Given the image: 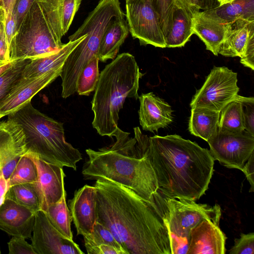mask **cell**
Listing matches in <instances>:
<instances>
[{"instance_id": "cell-1", "label": "cell", "mask_w": 254, "mask_h": 254, "mask_svg": "<svg viewBox=\"0 0 254 254\" xmlns=\"http://www.w3.org/2000/svg\"><path fill=\"white\" fill-rule=\"evenodd\" d=\"M97 220L127 254H171L170 237L162 217L131 190L96 180Z\"/></svg>"}, {"instance_id": "cell-2", "label": "cell", "mask_w": 254, "mask_h": 254, "mask_svg": "<svg viewBox=\"0 0 254 254\" xmlns=\"http://www.w3.org/2000/svg\"><path fill=\"white\" fill-rule=\"evenodd\" d=\"M133 129L136 153L150 163L159 189L195 201L205 194L214 171L209 150L177 134L148 136L139 127Z\"/></svg>"}, {"instance_id": "cell-3", "label": "cell", "mask_w": 254, "mask_h": 254, "mask_svg": "<svg viewBox=\"0 0 254 254\" xmlns=\"http://www.w3.org/2000/svg\"><path fill=\"white\" fill-rule=\"evenodd\" d=\"M116 139L110 147L86 150L88 159L82 174L86 180L104 179L120 184L149 200L159 188L150 163L136 154L134 141L122 136Z\"/></svg>"}, {"instance_id": "cell-4", "label": "cell", "mask_w": 254, "mask_h": 254, "mask_svg": "<svg viewBox=\"0 0 254 254\" xmlns=\"http://www.w3.org/2000/svg\"><path fill=\"white\" fill-rule=\"evenodd\" d=\"M142 75L134 57L128 53L118 55L101 72L91 102L92 126L100 135L112 137L120 129V110L127 98H138Z\"/></svg>"}, {"instance_id": "cell-5", "label": "cell", "mask_w": 254, "mask_h": 254, "mask_svg": "<svg viewBox=\"0 0 254 254\" xmlns=\"http://www.w3.org/2000/svg\"><path fill=\"white\" fill-rule=\"evenodd\" d=\"M7 116L22 128L27 152L47 163L76 171L82 154L65 140L63 123L36 109L31 101Z\"/></svg>"}, {"instance_id": "cell-6", "label": "cell", "mask_w": 254, "mask_h": 254, "mask_svg": "<svg viewBox=\"0 0 254 254\" xmlns=\"http://www.w3.org/2000/svg\"><path fill=\"white\" fill-rule=\"evenodd\" d=\"M125 16L119 0H100L82 24L68 37L69 41H72L86 34L85 38L68 56L62 68L60 76L63 98H66L76 92L78 77L89 62L98 56L102 37L110 22Z\"/></svg>"}, {"instance_id": "cell-7", "label": "cell", "mask_w": 254, "mask_h": 254, "mask_svg": "<svg viewBox=\"0 0 254 254\" xmlns=\"http://www.w3.org/2000/svg\"><path fill=\"white\" fill-rule=\"evenodd\" d=\"M62 29L46 16L36 0L12 39L10 61L33 60L59 51L64 45Z\"/></svg>"}, {"instance_id": "cell-8", "label": "cell", "mask_w": 254, "mask_h": 254, "mask_svg": "<svg viewBox=\"0 0 254 254\" xmlns=\"http://www.w3.org/2000/svg\"><path fill=\"white\" fill-rule=\"evenodd\" d=\"M162 217L169 234L190 238L191 230L204 219L219 224L221 216L220 205L197 203L195 200L174 197L160 189L146 201Z\"/></svg>"}, {"instance_id": "cell-9", "label": "cell", "mask_w": 254, "mask_h": 254, "mask_svg": "<svg viewBox=\"0 0 254 254\" xmlns=\"http://www.w3.org/2000/svg\"><path fill=\"white\" fill-rule=\"evenodd\" d=\"M237 73L225 66H214L201 87L193 96L190 107L220 112L237 99L239 88Z\"/></svg>"}, {"instance_id": "cell-10", "label": "cell", "mask_w": 254, "mask_h": 254, "mask_svg": "<svg viewBox=\"0 0 254 254\" xmlns=\"http://www.w3.org/2000/svg\"><path fill=\"white\" fill-rule=\"evenodd\" d=\"M207 142L214 160L228 168L241 170L254 152V135L245 130L232 133L218 128Z\"/></svg>"}, {"instance_id": "cell-11", "label": "cell", "mask_w": 254, "mask_h": 254, "mask_svg": "<svg viewBox=\"0 0 254 254\" xmlns=\"http://www.w3.org/2000/svg\"><path fill=\"white\" fill-rule=\"evenodd\" d=\"M127 23L129 32L140 45L166 48L165 38L157 14L151 0H127Z\"/></svg>"}, {"instance_id": "cell-12", "label": "cell", "mask_w": 254, "mask_h": 254, "mask_svg": "<svg viewBox=\"0 0 254 254\" xmlns=\"http://www.w3.org/2000/svg\"><path fill=\"white\" fill-rule=\"evenodd\" d=\"M31 245L36 254H83L73 240L64 236L51 223L45 213H35Z\"/></svg>"}, {"instance_id": "cell-13", "label": "cell", "mask_w": 254, "mask_h": 254, "mask_svg": "<svg viewBox=\"0 0 254 254\" xmlns=\"http://www.w3.org/2000/svg\"><path fill=\"white\" fill-rule=\"evenodd\" d=\"M35 163L37 169L36 181L32 184L40 203L41 210L45 211L50 204L61 198L65 189V176L63 167L47 163L34 155L26 152Z\"/></svg>"}, {"instance_id": "cell-14", "label": "cell", "mask_w": 254, "mask_h": 254, "mask_svg": "<svg viewBox=\"0 0 254 254\" xmlns=\"http://www.w3.org/2000/svg\"><path fill=\"white\" fill-rule=\"evenodd\" d=\"M27 152L23 131L16 122H0V168L7 180L20 158Z\"/></svg>"}, {"instance_id": "cell-15", "label": "cell", "mask_w": 254, "mask_h": 254, "mask_svg": "<svg viewBox=\"0 0 254 254\" xmlns=\"http://www.w3.org/2000/svg\"><path fill=\"white\" fill-rule=\"evenodd\" d=\"M192 20L193 34L204 43L206 50L217 56L232 23L221 18L211 9L195 13Z\"/></svg>"}, {"instance_id": "cell-16", "label": "cell", "mask_w": 254, "mask_h": 254, "mask_svg": "<svg viewBox=\"0 0 254 254\" xmlns=\"http://www.w3.org/2000/svg\"><path fill=\"white\" fill-rule=\"evenodd\" d=\"M68 202L77 234L83 236L90 233L97 220L95 187L84 185L74 192L73 198Z\"/></svg>"}, {"instance_id": "cell-17", "label": "cell", "mask_w": 254, "mask_h": 254, "mask_svg": "<svg viewBox=\"0 0 254 254\" xmlns=\"http://www.w3.org/2000/svg\"><path fill=\"white\" fill-rule=\"evenodd\" d=\"M219 224L204 219L190 231L187 254H224L227 237Z\"/></svg>"}, {"instance_id": "cell-18", "label": "cell", "mask_w": 254, "mask_h": 254, "mask_svg": "<svg viewBox=\"0 0 254 254\" xmlns=\"http://www.w3.org/2000/svg\"><path fill=\"white\" fill-rule=\"evenodd\" d=\"M61 71H51L32 78L22 77L0 107V114L7 116L31 101L34 95L59 76Z\"/></svg>"}, {"instance_id": "cell-19", "label": "cell", "mask_w": 254, "mask_h": 254, "mask_svg": "<svg viewBox=\"0 0 254 254\" xmlns=\"http://www.w3.org/2000/svg\"><path fill=\"white\" fill-rule=\"evenodd\" d=\"M35 213L5 198L0 206V229L10 236L31 239Z\"/></svg>"}, {"instance_id": "cell-20", "label": "cell", "mask_w": 254, "mask_h": 254, "mask_svg": "<svg viewBox=\"0 0 254 254\" xmlns=\"http://www.w3.org/2000/svg\"><path fill=\"white\" fill-rule=\"evenodd\" d=\"M138 99L139 119L143 130L157 131L173 122V110L170 105L153 92L143 93Z\"/></svg>"}, {"instance_id": "cell-21", "label": "cell", "mask_w": 254, "mask_h": 254, "mask_svg": "<svg viewBox=\"0 0 254 254\" xmlns=\"http://www.w3.org/2000/svg\"><path fill=\"white\" fill-rule=\"evenodd\" d=\"M86 34L74 41H69L57 52L31 60L22 72V77L32 78L51 71L62 69L70 53L85 38Z\"/></svg>"}, {"instance_id": "cell-22", "label": "cell", "mask_w": 254, "mask_h": 254, "mask_svg": "<svg viewBox=\"0 0 254 254\" xmlns=\"http://www.w3.org/2000/svg\"><path fill=\"white\" fill-rule=\"evenodd\" d=\"M129 33L124 17L113 19L105 30L100 43L98 58L102 62L114 59Z\"/></svg>"}, {"instance_id": "cell-23", "label": "cell", "mask_w": 254, "mask_h": 254, "mask_svg": "<svg viewBox=\"0 0 254 254\" xmlns=\"http://www.w3.org/2000/svg\"><path fill=\"white\" fill-rule=\"evenodd\" d=\"M253 28L254 21L240 19L233 23L220 47L218 54L227 57L240 58Z\"/></svg>"}, {"instance_id": "cell-24", "label": "cell", "mask_w": 254, "mask_h": 254, "mask_svg": "<svg viewBox=\"0 0 254 254\" xmlns=\"http://www.w3.org/2000/svg\"><path fill=\"white\" fill-rule=\"evenodd\" d=\"M192 34V15L175 5L172 25L165 37L166 48L184 47Z\"/></svg>"}, {"instance_id": "cell-25", "label": "cell", "mask_w": 254, "mask_h": 254, "mask_svg": "<svg viewBox=\"0 0 254 254\" xmlns=\"http://www.w3.org/2000/svg\"><path fill=\"white\" fill-rule=\"evenodd\" d=\"M219 113L207 108H192L189 122V131L207 141L218 129Z\"/></svg>"}, {"instance_id": "cell-26", "label": "cell", "mask_w": 254, "mask_h": 254, "mask_svg": "<svg viewBox=\"0 0 254 254\" xmlns=\"http://www.w3.org/2000/svg\"><path fill=\"white\" fill-rule=\"evenodd\" d=\"M66 192L64 190L59 200L49 205L44 211L52 225L64 236L73 240L70 224L72 218L66 202Z\"/></svg>"}, {"instance_id": "cell-27", "label": "cell", "mask_w": 254, "mask_h": 254, "mask_svg": "<svg viewBox=\"0 0 254 254\" xmlns=\"http://www.w3.org/2000/svg\"><path fill=\"white\" fill-rule=\"evenodd\" d=\"M210 9L221 18L231 23L240 19L254 21V0H234Z\"/></svg>"}, {"instance_id": "cell-28", "label": "cell", "mask_w": 254, "mask_h": 254, "mask_svg": "<svg viewBox=\"0 0 254 254\" xmlns=\"http://www.w3.org/2000/svg\"><path fill=\"white\" fill-rule=\"evenodd\" d=\"M229 102L220 112L218 128L232 133L245 130L242 104L239 98Z\"/></svg>"}, {"instance_id": "cell-29", "label": "cell", "mask_w": 254, "mask_h": 254, "mask_svg": "<svg viewBox=\"0 0 254 254\" xmlns=\"http://www.w3.org/2000/svg\"><path fill=\"white\" fill-rule=\"evenodd\" d=\"M5 198L36 213L41 210L38 195L32 184H18L8 188Z\"/></svg>"}, {"instance_id": "cell-30", "label": "cell", "mask_w": 254, "mask_h": 254, "mask_svg": "<svg viewBox=\"0 0 254 254\" xmlns=\"http://www.w3.org/2000/svg\"><path fill=\"white\" fill-rule=\"evenodd\" d=\"M37 178V169L33 160L24 154L18 161L7 180L8 187L18 184L34 183Z\"/></svg>"}, {"instance_id": "cell-31", "label": "cell", "mask_w": 254, "mask_h": 254, "mask_svg": "<svg viewBox=\"0 0 254 254\" xmlns=\"http://www.w3.org/2000/svg\"><path fill=\"white\" fill-rule=\"evenodd\" d=\"M31 60H18L0 74V107L22 78V70Z\"/></svg>"}, {"instance_id": "cell-32", "label": "cell", "mask_w": 254, "mask_h": 254, "mask_svg": "<svg viewBox=\"0 0 254 254\" xmlns=\"http://www.w3.org/2000/svg\"><path fill=\"white\" fill-rule=\"evenodd\" d=\"M98 56L94 57L80 73L76 84V92L88 96L96 87L99 77Z\"/></svg>"}, {"instance_id": "cell-33", "label": "cell", "mask_w": 254, "mask_h": 254, "mask_svg": "<svg viewBox=\"0 0 254 254\" xmlns=\"http://www.w3.org/2000/svg\"><path fill=\"white\" fill-rule=\"evenodd\" d=\"M83 239L86 249L105 244L124 250L115 239L110 231L103 224L97 221L94 224L92 232L83 236Z\"/></svg>"}, {"instance_id": "cell-34", "label": "cell", "mask_w": 254, "mask_h": 254, "mask_svg": "<svg viewBox=\"0 0 254 254\" xmlns=\"http://www.w3.org/2000/svg\"><path fill=\"white\" fill-rule=\"evenodd\" d=\"M156 11L164 38L172 25L175 0H151Z\"/></svg>"}, {"instance_id": "cell-35", "label": "cell", "mask_w": 254, "mask_h": 254, "mask_svg": "<svg viewBox=\"0 0 254 254\" xmlns=\"http://www.w3.org/2000/svg\"><path fill=\"white\" fill-rule=\"evenodd\" d=\"M82 0H60V15L63 33L68 31Z\"/></svg>"}, {"instance_id": "cell-36", "label": "cell", "mask_w": 254, "mask_h": 254, "mask_svg": "<svg viewBox=\"0 0 254 254\" xmlns=\"http://www.w3.org/2000/svg\"><path fill=\"white\" fill-rule=\"evenodd\" d=\"M234 245L230 249L229 254H254V233H241L240 238L235 239Z\"/></svg>"}, {"instance_id": "cell-37", "label": "cell", "mask_w": 254, "mask_h": 254, "mask_svg": "<svg viewBox=\"0 0 254 254\" xmlns=\"http://www.w3.org/2000/svg\"><path fill=\"white\" fill-rule=\"evenodd\" d=\"M242 104L245 130L254 135V98L239 95Z\"/></svg>"}, {"instance_id": "cell-38", "label": "cell", "mask_w": 254, "mask_h": 254, "mask_svg": "<svg viewBox=\"0 0 254 254\" xmlns=\"http://www.w3.org/2000/svg\"><path fill=\"white\" fill-rule=\"evenodd\" d=\"M213 0H175V5L182 8L192 16L200 9L213 8Z\"/></svg>"}, {"instance_id": "cell-39", "label": "cell", "mask_w": 254, "mask_h": 254, "mask_svg": "<svg viewBox=\"0 0 254 254\" xmlns=\"http://www.w3.org/2000/svg\"><path fill=\"white\" fill-rule=\"evenodd\" d=\"M9 254H36L31 244L20 236H12L7 243Z\"/></svg>"}, {"instance_id": "cell-40", "label": "cell", "mask_w": 254, "mask_h": 254, "mask_svg": "<svg viewBox=\"0 0 254 254\" xmlns=\"http://www.w3.org/2000/svg\"><path fill=\"white\" fill-rule=\"evenodd\" d=\"M240 59V62L244 66L254 70V28L250 31L244 52Z\"/></svg>"}, {"instance_id": "cell-41", "label": "cell", "mask_w": 254, "mask_h": 254, "mask_svg": "<svg viewBox=\"0 0 254 254\" xmlns=\"http://www.w3.org/2000/svg\"><path fill=\"white\" fill-rule=\"evenodd\" d=\"M35 0H16L12 12L16 22V31Z\"/></svg>"}, {"instance_id": "cell-42", "label": "cell", "mask_w": 254, "mask_h": 254, "mask_svg": "<svg viewBox=\"0 0 254 254\" xmlns=\"http://www.w3.org/2000/svg\"><path fill=\"white\" fill-rule=\"evenodd\" d=\"M10 49L5 33V14L0 18V64L10 62Z\"/></svg>"}, {"instance_id": "cell-43", "label": "cell", "mask_w": 254, "mask_h": 254, "mask_svg": "<svg viewBox=\"0 0 254 254\" xmlns=\"http://www.w3.org/2000/svg\"><path fill=\"white\" fill-rule=\"evenodd\" d=\"M86 250L88 254H127L124 250L105 244L92 247Z\"/></svg>"}, {"instance_id": "cell-44", "label": "cell", "mask_w": 254, "mask_h": 254, "mask_svg": "<svg viewBox=\"0 0 254 254\" xmlns=\"http://www.w3.org/2000/svg\"><path fill=\"white\" fill-rule=\"evenodd\" d=\"M16 32V22L13 12H9L5 14V33L9 49L12 39Z\"/></svg>"}, {"instance_id": "cell-45", "label": "cell", "mask_w": 254, "mask_h": 254, "mask_svg": "<svg viewBox=\"0 0 254 254\" xmlns=\"http://www.w3.org/2000/svg\"><path fill=\"white\" fill-rule=\"evenodd\" d=\"M245 175L251 185L250 192L254 191V152H253L241 170Z\"/></svg>"}, {"instance_id": "cell-46", "label": "cell", "mask_w": 254, "mask_h": 254, "mask_svg": "<svg viewBox=\"0 0 254 254\" xmlns=\"http://www.w3.org/2000/svg\"><path fill=\"white\" fill-rule=\"evenodd\" d=\"M8 188L7 180L5 178L2 169L0 168V206L5 200Z\"/></svg>"}, {"instance_id": "cell-47", "label": "cell", "mask_w": 254, "mask_h": 254, "mask_svg": "<svg viewBox=\"0 0 254 254\" xmlns=\"http://www.w3.org/2000/svg\"><path fill=\"white\" fill-rule=\"evenodd\" d=\"M16 0H0V6L4 9L5 14L12 12Z\"/></svg>"}, {"instance_id": "cell-48", "label": "cell", "mask_w": 254, "mask_h": 254, "mask_svg": "<svg viewBox=\"0 0 254 254\" xmlns=\"http://www.w3.org/2000/svg\"><path fill=\"white\" fill-rule=\"evenodd\" d=\"M10 61L9 62L4 63L0 65V74L6 70L7 68L10 67L12 64H13L16 61Z\"/></svg>"}, {"instance_id": "cell-49", "label": "cell", "mask_w": 254, "mask_h": 254, "mask_svg": "<svg viewBox=\"0 0 254 254\" xmlns=\"http://www.w3.org/2000/svg\"><path fill=\"white\" fill-rule=\"evenodd\" d=\"M219 3L218 6H221L222 5L230 3L232 2L234 0H216Z\"/></svg>"}, {"instance_id": "cell-50", "label": "cell", "mask_w": 254, "mask_h": 254, "mask_svg": "<svg viewBox=\"0 0 254 254\" xmlns=\"http://www.w3.org/2000/svg\"><path fill=\"white\" fill-rule=\"evenodd\" d=\"M5 14L3 8L0 6V18Z\"/></svg>"}, {"instance_id": "cell-51", "label": "cell", "mask_w": 254, "mask_h": 254, "mask_svg": "<svg viewBox=\"0 0 254 254\" xmlns=\"http://www.w3.org/2000/svg\"><path fill=\"white\" fill-rule=\"evenodd\" d=\"M3 116L0 114V119H1Z\"/></svg>"}, {"instance_id": "cell-52", "label": "cell", "mask_w": 254, "mask_h": 254, "mask_svg": "<svg viewBox=\"0 0 254 254\" xmlns=\"http://www.w3.org/2000/svg\"><path fill=\"white\" fill-rule=\"evenodd\" d=\"M0 254H1L0 249Z\"/></svg>"}, {"instance_id": "cell-53", "label": "cell", "mask_w": 254, "mask_h": 254, "mask_svg": "<svg viewBox=\"0 0 254 254\" xmlns=\"http://www.w3.org/2000/svg\"><path fill=\"white\" fill-rule=\"evenodd\" d=\"M2 64H0V65Z\"/></svg>"}, {"instance_id": "cell-54", "label": "cell", "mask_w": 254, "mask_h": 254, "mask_svg": "<svg viewBox=\"0 0 254 254\" xmlns=\"http://www.w3.org/2000/svg\"><path fill=\"white\" fill-rule=\"evenodd\" d=\"M127 0H126V1H127Z\"/></svg>"}]
</instances>
